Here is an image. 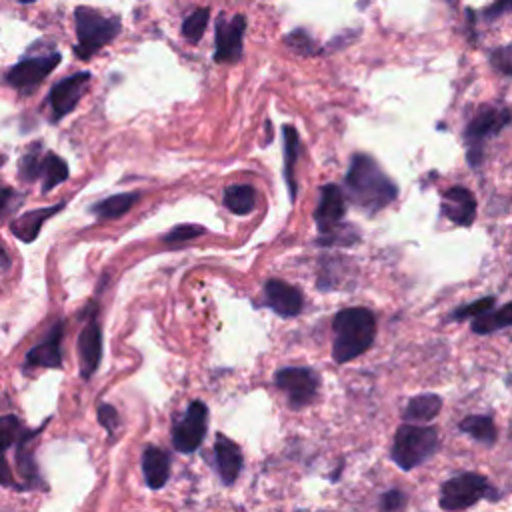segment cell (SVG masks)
<instances>
[{"label": "cell", "mask_w": 512, "mask_h": 512, "mask_svg": "<svg viewBox=\"0 0 512 512\" xmlns=\"http://www.w3.org/2000/svg\"><path fill=\"white\" fill-rule=\"evenodd\" d=\"M344 184L350 200L370 214L386 208L398 196V186L394 180L372 156L364 152L352 156Z\"/></svg>", "instance_id": "1"}, {"label": "cell", "mask_w": 512, "mask_h": 512, "mask_svg": "<svg viewBox=\"0 0 512 512\" xmlns=\"http://www.w3.org/2000/svg\"><path fill=\"white\" fill-rule=\"evenodd\" d=\"M334 344H332V358L338 364L350 362L366 352L376 336V318L372 310L356 306L340 310L334 320Z\"/></svg>", "instance_id": "2"}, {"label": "cell", "mask_w": 512, "mask_h": 512, "mask_svg": "<svg viewBox=\"0 0 512 512\" xmlns=\"http://www.w3.org/2000/svg\"><path fill=\"white\" fill-rule=\"evenodd\" d=\"M76 24V44L74 54L80 60L92 58L106 44H110L122 30V22L118 16H106L96 8L78 6L74 10Z\"/></svg>", "instance_id": "3"}, {"label": "cell", "mask_w": 512, "mask_h": 512, "mask_svg": "<svg viewBox=\"0 0 512 512\" xmlns=\"http://www.w3.org/2000/svg\"><path fill=\"white\" fill-rule=\"evenodd\" d=\"M438 446V430L432 426L404 424L396 430L392 442V460L402 470H412L424 460H428Z\"/></svg>", "instance_id": "4"}, {"label": "cell", "mask_w": 512, "mask_h": 512, "mask_svg": "<svg viewBox=\"0 0 512 512\" xmlns=\"http://www.w3.org/2000/svg\"><path fill=\"white\" fill-rule=\"evenodd\" d=\"M510 124V110L508 106L494 108V106H482L476 116L468 122L464 130V144H466V158L470 166L482 164L484 154V142L504 130Z\"/></svg>", "instance_id": "5"}, {"label": "cell", "mask_w": 512, "mask_h": 512, "mask_svg": "<svg viewBox=\"0 0 512 512\" xmlns=\"http://www.w3.org/2000/svg\"><path fill=\"white\" fill-rule=\"evenodd\" d=\"M482 498H498V492L488 484L486 476L464 472L446 480L440 488V506L448 512H458L474 506Z\"/></svg>", "instance_id": "6"}, {"label": "cell", "mask_w": 512, "mask_h": 512, "mask_svg": "<svg viewBox=\"0 0 512 512\" xmlns=\"http://www.w3.org/2000/svg\"><path fill=\"white\" fill-rule=\"evenodd\" d=\"M244 32H246V16L234 14L232 18H226L224 12L218 14L216 26H214V60L232 64L242 58L244 52Z\"/></svg>", "instance_id": "7"}, {"label": "cell", "mask_w": 512, "mask_h": 512, "mask_svg": "<svg viewBox=\"0 0 512 512\" xmlns=\"http://www.w3.org/2000/svg\"><path fill=\"white\" fill-rule=\"evenodd\" d=\"M208 428V408L204 402H192L184 416L174 420L172 446L180 454H192L204 440Z\"/></svg>", "instance_id": "8"}, {"label": "cell", "mask_w": 512, "mask_h": 512, "mask_svg": "<svg viewBox=\"0 0 512 512\" xmlns=\"http://www.w3.org/2000/svg\"><path fill=\"white\" fill-rule=\"evenodd\" d=\"M60 60V52L22 58L18 64L6 70V82L20 92H32L40 82L46 80V76L60 64Z\"/></svg>", "instance_id": "9"}, {"label": "cell", "mask_w": 512, "mask_h": 512, "mask_svg": "<svg viewBox=\"0 0 512 512\" xmlns=\"http://www.w3.org/2000/svg\"><path fill=\"white\" fill-rule=\"evenodd\" d=\"M274 382L286 392L290 408H304L318 394V376L306 366H288L274 374Z\"/></svg>", "instance_id": "10"}, {"label": "cell", "mask_w": 512, "mask_h": 512, "mask_svg": "<svg viewBox=\"0 0 512 512\" xmlns=\"http://www.w3.org/2000/svg\"><path fill=\"white\" fill-rule=\"evenodd\" d=\"M92 80V74L82 70V72H76L72 76H66L62 80H58L52 88H50V94H48V104L52 108V118L58 122L60 118H64L66 114H70L80 98L84 96L88 84Z\"/></svg>", "instance_id": "11"}, {"label": "cell", "mask_w": 512, "mask_h": 512, "mask_svg": "<svg viewBox=\"0 0 512 512\" xmlns=\"http://www.w3.org/2000/svg\"><path fill=\"white\" fill-rule=\"evenodd\" d=\"M346 214V196L342 188L334 182H328L320 188V198L314 210V222L316 228L322 234L330 232L338 224H342V218Z\"/></svg>", "instance_id": "12"}, {"label": "cell", "mask_w": 512, "mask_h": 512, "mask_svg": "<svg viewBox=\"0 0 512 512\" xmlns=\"http://www.w3.org/2000/svg\"><path fill=\"white\" fill-rule=\"evenodd\" d=\"M100 358H102V328L96 314L92 312V316L88 318V322L84 324L78 336V360H80L82 378L88 380L98 370Z\"/></svg>", "instance_id": "13"}, {"label": "cell", "mask_w": 512, "mask_h": 512, "mask_svg": "<svg viewBox=\"0 0 512 512\" xmlns=\"http://www.w3.org/2000/svg\"><path fill=\"white\" fill-rule=\"evenodd\" d=\"M264 298H266V304L282 318L298 316L304 306V298H302L300 290L284 280H278V278L266 280Z\"/></svg>", "instance_id": "14"}, {"label": "cell", "mask_w": 512, "mask_h": 512, "mask_svg": "<svg viewBox=\"0 0 512 512\" xmlns=\"http://www.w3.org/2000/svg\"><path fill=\"white\" fill-rule=\"evenodd\" d=\"M440 212L458 226H470L476 218V198L464 186H452L442 198Z\"/></svg>", "instance_id": "15"}, {"label": "cell", "mask_w": 512, "mask_h": 512, "mask_svg": "<svg viewBox=\"0 0 512 512\" xmlns=\"http://www.w3.org/2000/svg\"><path fill=\"white\" fill-rule=\"evenodd\" d=\"M62 336H64V322H56L48 336L38 342L26 354V368H60L62 366Z\"/></svg>", "instance_id": "16"}, {"label": "cell", "mask_w": 512, "mask_h": 512, "mask_svg": "<svg viewBox=\"0 0 512 512\" xmlns=\"http://www.w3.org/2000/svg\"><path fill=\"white\" fill-rule=\"evenodd\" d=\"M22 424L16 416H0V484L6 488H18L22 490L20 482L14 478L10 464L6 460V452L16 446L20 434H22Z\"/></svg>", "instance_id": "17"}, {"label": "cell", "mask_w": 512, "mask_h": 512, "mask_svg": "<svg viewBox=\"0 0 512 512\" xmlns=\"http://www.w3.org/2000/svg\"><path fill=\"white\" fill-rule=\"evenodd\" d=\"M64 206H66V202H58V204H52V206H46V208H36V210L24 212L22 216H18L10 222V230L18 240L34 242L38 238L44 222L48 218H52L54 214H58Z\"/></svg>", "instance_id": "18"}, {"label": "cell", "mask_w": 512, "mask_h": 512, "mask_svg": "<svg viewBox=\"0 0 512 512\" xmlns=\"http://www.w3.org/2000/svg\"><path fill=\"white\" fill-rule=\"evenodd\" d=\"M142 472L148 488L152 490L162 488L170 476L168 454L156 446H146L142 452Z\"/></svg>", "instance_id": "19"}, {"label": "cell", "mask_w": 512, "mask_h": 512, "mask_svg": "<svg viewBox=\"0 0 512 512\" xmlns=\"http://www.w3.org/2000/svg\"><path fill=\"white\" fill-rule=\"evenodd\" d=\"M214 452H216V464H218L222 482L232 484L242 470V452L238 444H234L224 436H218L214 444Z\"/></svg>", "instance_id": "20"}, {"label": "cell", "mask_w": 512, "mask_h": 512, "mask_svg": "<svg viewBox=\"0 0 512 512\" xmlns=\"http://www.w3.org/2000/svg\"><path fill=\"white\" fill-rule=\"evenodd\" d=\"M282 140H284V180L290 192V200L294 202L296 190H298L294 170H296V160L300 158V152H302V142L296 128L290 124L282 126Z\"/></svg>", "instance_id": "21"}, {"label": "cell", "mask_w": 512, "mask_h": 512, "mask_svg": "<svg viewBox=\"0 0 512 512\" xmlns=\"http://www.w3.org/2000/svg\"><path fill=\"white\" fill-rule=\"evenodd\" d=\"M140 198V192H122V194H114L108 196L100 202H96L94 206H90V212L94 216H98L100 220H114L124 216Z\"/></svg>", "instance_id": "22"}, {"label": "cell", "mask_w": 512, "mask_h": 512, "mask_svg": "<svg viewBox=\"0 0 512 512\" xmlns=\"http://www.w3.org/2000/svg\"><path fill=\"white\" fill-rule=\"evenodd\" d=\"M38 178L42 180V192H50L64 180H68V164L54 152H44L38 168Z\"/></svg>", "instance_id": "23"}, {"label": "cell", "mask_w": 512, "mask_h": 512, "mask_svg": "<svg viewBox=\"0 0 512 512\" xmlns=\"http://www.w3.org/2000/svg\"><path fill=\"white\" fill-rule=\"evenodd\" d=\"M224 206L238 216H246L256 206V190L250 184H230L222 196Z\"/></svg>", "instance_id": "24"}, {"label": "cell", "mask_w": 512, "mask_h": 512, "mask_svg": "<svg viewBox=\"0 0 512 512\" xmlns=\"http://www.w3.org/2000/svg\"><path fill=\"white\" fill-rule=\"evenodd\" d=\"M512 324V304L506 302L498 310H486L472 318V332L476 334H492L496 330L508 328Z\"/></svg>", "instance_id": "25"}, {"label": "cell", "mask_w": 512, "mask_h": 512, "mask_svg": "<svg viewBox=\"0 0 512 512\" xmlns=\"http://www.w3.org/2000/svg\"><path fill=\"white\" fill-rule=\"evenodd\" d=\"M442 408V400L436 394H418L410 398L404 408V420L408 422H428L432 420Z\"/></svg>", "instance_id": "26"}, {"label": "cell", "mask_w": 512, "mask_h": 512, "mask_svg": "<svg viewBox=\"0 0 512 512\" xmlns=\"http://www.w3.org/2000/svg\"><path fill=\"white\" fill-rule=\"evenodd\" d=\"M460 430L486 446H492L496 442V426L490 416H478V414L466 416L460 422Z\"/></svg>", "instance_id": "27"}, {"label": "cell", "mask_w": 512, "mask_h": 512, "mask_svg": "<svg viewBox=\"0 0 512 512\" xmlns=\"http://www.w3.org/2000/svg\"><path fill=\"white\" fill-rule=\"evenodd\" d=\"M208 18H210V8L206 6H200L196 10H192L184 22H182V36L192 42V44H198L206 32V26H208Z\"/></svg>", "instance_id": "28"}, {"label": "cell", "mask_w": 512, "mask_h": 512, "mask_svg": "<svg viewBox=\"0 0 512 512\" xmlns=\"http://www.w3.org/2000/svg\"><path fill=\"white\" fill-rule=\"evenodd\" d=\"M358 240H360V234H358L356 226L338 224L330 232L322 234V238H318V244H322V246H352Z\"/></svg>", "instance_id": "29"}, {"label": "cell", "mask_w": 512, "mask_h": 512, "mask_svg": "<svg viewBox=\"0 0 512 512\" xmlns=\"http://www.w3.org/2000/svg\"><path fill=\"white\" fill-rule=\"evenodd\" d=\"M40 160H42V144L36 142L32 144L20 158V178L26 182H34L38 180V168H40Z\"/></svg>", "instance_id": "30"}, {"label": "cell", "mask_w": 512, "mask_h": 512, "mask_svg": "<svg viewBox=\"0 0 512 512\" xmlns=\"http://www.w3.org/2000/svg\"><path fill=\"white\" fill-rule=\"evenodd\" d=\"M202 234H206V228L200 224H178V226L170 228V232L164 236V244H170V246L182 244V242H188Z\"/></svg>", "instance_id": "31"}, {"label": "cell", "mask_w": 512, "mask_h": 512, "mask_svg": "<svg viewBox=\"0 0 512 512\" xmlns=\"http://www.w3.org/2000/svg\"><path fill=\"white\" fill-rule=\"evenodd\" d=\"M494 302H496V298H494V296H486V298L474 300V302H470V304H464V306L456 308V310L452 312V316H450V318H452V320L474 318V316H478V314H482V312L490 310V308L494 306Z\"/></svg>", "instance_id": "32"}, {"label": "cell", "mask_w": 512, "mask_h": 512, "mask_svg": "<svg viewBox=\"0 0 512 512\" xmlns=\"http://www.w3.org/2000/svg\"><path fill=\"white\" fill-rule=\"evenodd\" d=\"M284 42H286L294 52H298V54H314V52H316L314 40H312V36H310L304 28L292 30V32L284 38Z\"/></svg>", "instance_id": "33"}, {"label": "cell", "mask_w": 512, "mask_h": 512, "mask_svg": "<svg viewBox=\"0 0 512 512\" xmlns=\"http://www.w3.org/2000/svg\"><path fill=\"white\" fill-rule=\"evenodd\" d=\"M406 504V496L402 490H388L380 498L382 512H400Z\"/></svg>", "instance_id": "34"}, {"label": "cell", "mask_w": 512, "mask_h": 512, "mask_svg": "<svg viewBox=\"0 0 512 512\" xmlns=\"http://www.w3.org/2000/svg\"><path fill=\"white\" fill-rule=\"evenodd\" d=\"M98 422H100L110 434L116 432V428H118V424H120L116 408L110 406V404H100V406H98Z\"/></svg>", "instance_id": "35"}, {"label": "cell", "mask_w": 512, "mask_h": 512, "mask_svg": "<svg viewBox=\"0 0 512 512\" xmlns=\"http://www.w3.org/2000/svg\"><path fill=\"white\" fill-rule=\"evenodd\" d=\"M490 60H492V64H494L496 70H500L504 76H510L512 66H510V46H508V44L496 48V50L492 52Z\"/></svg>", "instance_id": "36"}, {"label": "cell", "mask_w": 512, "mask_h": 512, "mask_svg": "<svg viewBox=\"0 0 512 512\" xmlns=\"http://www.w3.org/2000/svg\"><path fill=\"white\" fill-rule=\"evenodd\" d=\"M508 10H510V0H498L496 4H490V6L482 12V16H484L486 20H494V18L506 14Z\"/></svg>", "instance_id": "37"}, {"label": "cell", "mask_w": 512, "mask_h": 512, "mask_svg": "<svg viewBox=\"0 0 512 512\" xmlns=\"http://www.w3.org/2000/svg\"><path fill=\"white\" fill-rule=\"evenodd\" d=\"M12 188H8V186H4L2 182H0V216H2V212L6 210V206H8V202H10V198H12Z\"/></svg>", "instance_id": "38"}, {"label": "cell", "mask_w": 512, "mask_h": 512, "mask_svg": "<svg viewBox=\"0 0 512 512\" xmlns=\"http://www.w3.org/2000/svg\"><path fill=\"white\" fill-rule=\"evenodd\" d=\"M10 268V256L6 254L2 242H0V270H8Z\"/></svg>", "instance_id": "39"}, {"label": "cell", "mask_w": 512, "mask_h": 512, "mask_svg": "<svg viewBox=\"0 0 512 512\" xmlns=\"http://www.w3.org/2000/svg\"><path fill=\"white\" fill-rule=\"evenodd\" d=\"M22 4H32V2H36V0H20Z\"/></svg>", "instance_id": "40"}, {"label": "cell", "mask_w": 512, "mask_h": 512, "mask_svg": "<svg viewBox=\"0 0 512 512\" xmlns=\"http://www.w3.org/2000/svg\"><path fill=\"white\" fill-rule=\"evenodd\" d=\"M2 164H4V156L0 154V166H2Z\"/></svg>", "instance_id": "41"}]
</instances>
